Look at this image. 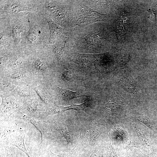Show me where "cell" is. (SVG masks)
Returning <instances> with one entry per match:
<instances>
[{
	"label": "cell",
	"instance_id": "obj_8",
	"mask_svg": "<svg viewBox=\"0 0 157 157\" xmlns=\"http://www.w3.org/2000/svg\"><path fill=\"white\" fill-rule=\"evenodd\" d=\"M49 26L50 31L49 42L57 36L60 35L62 32V28L48 17H46Z\"/></svg>",
	"mask_w": 157,
	"mask_h": 157
},
{
	"label": "cell",
	"instance_id": "obj_25",
	"mask_svg": "<svg viewBox=\"0 0 157 157\" xmlns=\"http://www.w3.org/2000/svg\"><path fill=\"white\" fill-rule=\"evenodd\" d=\"M136 157H149L148 156H147L141 153H139L137 154V156H136Z\"/></svg>",
	"mask_w": 157,
	"mask_h": 157
},
{
	"label": "cell",
	"instance_id": "obj_3",
	"mask_svg": "<svg viewBox=\"0 0 157 157\" xmlns=\"http://www.w3.org/2000/svg\"><path fill=\"white\" fill-rule=\"evenodd\" d=\"M109 17L84 6L80 11L77 23L80 25H85L97 22H107L108 20Z\"/></svg>",
	"mask_w": 157,
	"mask_h": 157
},
{
	"label": "cell",
	"instance_id": "obj_15",
	"mask_svg": "<svg viewBox=\"0 0 157 157\" xmlns=\"http://www.w3.org/2000/svg\"><path fill=\"white\" fill-rule=\"evenodd\" d=\"M13 31L15 42L17 44L20 40V33L21 31L17 26H13Z\"/></svg>",
	"mask_w": 157,
	"mask_h": 157
},
{
	"label": "cell",
	"instance_id": "obj_4",
	"mask_svg": "<svg viewBox=\"0 0 157 157\" xmlns=\"http://www.w3.org/2000/svg\"><path fill=\"white\" fill-rule=\"evenodd\" d=\"M2 101L0 106L1 116L4 120L8 121L9 117L13 113L21 109L20 105L15 101L8 97H1Z\"/></svg>",
	"mask_w": 157,
	"mask_h": 157
},
{
	"label": "cell",
	"instance_id": "obj_21",
	"mask_svg": "<svg viewBox=\"0 0 157 157\" xmlns=\"http://www.w3.org/2000/svg\"><path fill=\"white\" fill-rule=\"evenodd\" d=\"M147 11L149 13L148 18L153 22L155 21L156 19L155 11L154 10H150V9Z\"/></svg>",
	"mask_w": 157,
	"mask_h": 157
},
{
	"label": "cell",
	"instance_id": "obj_10",
	"mask_svg": "<svg viewBox=\"0 0 157 157\" xmlns=\"http://www.w3.org/2000/svg\"><path fill=\"white\" fill-rule=\"evenodd\" d=\"M133 118L143 123L148 127L153 130H157V125L154 122L148 117L144 115L135 116Z\"/></svg>",
	"mask_w": 157,
	"mask_h": 157
},
{
	"label": "cell",
	"instance_id": "obj_23",
	"mask_svg": "<svg viewBox=\"0 0 157 157\" xmlns=\"http://www.w3.org/2000/svg\"><path fill=\"white\" fill-rule=\"evenodd\" d=\"M11 77L13 78L20 79L23 77V75L20 73H15L12 75Z\"/></svg>",
	"mask_w": 157,
	"mask_h": 157
},
{
	"label": "cell",
	"instance_id": "obj_9",
	"mask_svg": "<svg viewBox=\"0 0 157 157\" xmlns=\"http://www.w3.org/2000/svg\"><path fill=\"white\" fill-rule=\"evenodd\" d=\"M58 87L62 98L66 101H69L77 98L87 97L85 95L81 94L78 92H74L59 87Z\"/></svg>",
	"mask_w": 157,
	"mask_h": 157
},
{
	"label": "cell",
	"instance_id": "obj_17",
	"mask_svg": "<svg viewBox=\"0 0 157 157\" xmlns=\"http://www.w3.org/2000/svg\"><path fill=\"white\" fill-rule=\"evenodd\" d=\"M35 90L38 94L41 100L44 102H46L47 99L45 94L40 89H35Z\"/></svg>",
	"mask_w": 157,
	"mask_h": 157
},
{
	"label": "cell",
	"instance_id": "obj_19",
	"mask_svg": "<svg viewBox=\"0 0 157 157\" xmlns=\"http://www.w3.org/2000/svg\"><path fill=\"white\" fill-rule=\"evenodd\" d=\"M38 105V103L36 102L30 103L27 106L28 109L31 112L34 111L36 110Z\"/></svg>",
	"mask_w": 157,
	"mask_h": 157
},
{
	"label": "cell",
	"instance_id": "obj_13",
	"mask_svg": "<svg viewBox=\"0 0 157 157\" xmlns=\"http://www.w3.org/2000/svg\"><path fill=\"white\" fill-rule=\"evenodd\" d=\"M65 48V43L57 44L53 49V51L58 57H60L63 53Z\"/></svg>",
	"mask_w": 157,
	"mask_h": 157
},
{
	"label": "cell",
	"instance_id": "obj_6",
	"mask_svg": "<svg viewBox=\"0 0 157 157\" xmlns=\"http://www.w3.org/2000/svg\"><path fill=\"white\" fill-rule=\"evenodd\" d=\"M23 114L24 118L28 122L32 124L40 133L41 140L39 151L42 145L44 134L48 129V122L38 121L25 115Z\"/></svg>",
	"mask_w": 157,
	"mask_h": 157
},
{
	"label": "cell",
	"instance_id": "obj_1",
	"mask_svg": "<svg viewBox=\"0 0 157 157\" xmlns=\"http://www.w3.org/2000/svg\"><path fill=\"white\" fill-rule=\"evenodd\" d=\"M84 135L90 145H94L101 135L108 131L104 125L98 120H90L84 124L83 129Z\"/></svg>",
	"mask_w": 157,
	"mask_h": 157
},
{
	"label": "cell",
	"instance_id": "obj_14",
	"mask_svg": "<svg viewBox=\"0 0 157 157\" xmlns=\"http://www.w3.org/2000/svg\"><path fill=\"white\" fill-rule=\"evenodd\" d=\"M89 106L88 101H87L81 104H72L70 105V110H83Z\"/></svg>",
	"mask_w": 157,
	"mask_h": 157
},
{
	"label": "cell",
	"instance_id": "obj_20",
	"mask_svg": "<svg viewBox=\"0 0 157 157\" xmlns=\"http://www.w3.org/2000/svg\"><path fill=\"white\" fill-rule=\"evenodd\" d=\"M110 150L109 152V155L108 157H118L114 149L113 143H112V144H111L110 142Z\"/></svg>",
	"mask_w": 157,
	"mask_h": 157
},
{
	"label": "cell",
	"instance_id": "obj_18",
	"mask_svg": "<svg viewBox=\"0 0 157 157\" xmlns=\"http://www.w3.org/2000/svg\"><path fill=\"white\" fill-rule=\"evenodd\" d=\"M46 157H66V156L64 154H54L50 150H49L47 151Z\"/></svg>",
	"mask_w": 157,
	"mask_h": 157
},
{
	"label": "cell",
	"instance_id": "obj_24",
	"mask_svg": "<svg viewBox=\"0 0 157 157\" xmlns=\"http://www.w3.org/2000/svg\"><path fill=\"white\" fill-rule=\"evenodd\" d=\"M99 154L98 150L95 149L89 157H99Z\"/></svg>",
	"mask_w": 157,
	"mask_h": 157
},
{
	"label": "cell",
	"instance_id": "obj_2",
	"mask_svg": "<svg viewBox=\"0 0 157 157\" xmlns=\"http://www.w3.org/2000/svg\"><path fill=\"white\" fill-rule=\"evenodd\" d=\"M53 129L66 140L67 145L73 144L75 140L76 133L73 123L66 117L56 120L53 122Z\"/></svg>",
	"mask_w": 157,
	"mask_h": 157
},
{
	"label": "cell",
	"instance_id": "obj_5",
	"mask_svg": "<svg viewBox=\"0 0 157 157\" xmlns=\"http://www.w3.org/2000/svg\"><path fill=\"white\" fill-rule=\"evenodd\" d=\"M25 132L23 131L18 135H10L7 138L8 145L14 146L24 153L28 157H30L26 148L24 143Z\"/></svg>",
	"mask_w": 157,
	"mask_h": 157
},
{
	"label": "cell",
	"instance_id": "obj_12",
	"mask_svg": "<svg viewBox=\"0 0 157 157\" xmlns=\"http://www.w3.org/2000/svg\"><path fill=\"white\" fill-rule=\"evenodd\" d=\"M121 99H113L110 100L107 103V106L109 110L114 111L118 110L119 107L123 105Z\"/></svg>",
	"mask_w": 157,
	"mask_h": 157
},
{
	"label": "cell",
	"instance_id": "obj_22",
	"mask_svg": "<svg viewBox=\"0 0 157 157\" xmlns=\"http://www.w3.org/2000/svg\"><path fill=\"white\" fill-rule=\"evenodd\" d=\"M6 157H17V156L14 151L7 149Z\"/></svg>",
	"mask_w": 157,
	"mask_h": 157
},
{
	"label": "cell",
	"instance_id": "obj_16",
	"mask_svg": "<svg viewBox=\"0 0 157 157\" xmlns=\"http://www.w3.org/2000/svg\"><path fill=\"white\" fill-rule=\"evenodd\" d=\"M34 65L37 69L41 71L45 68V63L43 60L38 59L35 61Z\"/></svg>",
	"mask_w": 157,
	"mask_h": 157
},
{
	"label": "cell",
	"instance_id": "obj_7",
	"mask_svg": "<svg viewBox=\"0 0 157 157\" xmlns=\"http://www.w3.org/2000/svg\"><path fill=\"white\" fill-rule=\"evenodd\" d=\"M22 11L35 10L22 4L13 3L4 7L2 12L5 13L15 14Z\"/></svg>",
	"mask_w": 157,
	"mask_h": 157
},
{
	"label": "cell",
	"instance_id": "obj_11",
	"mask_svg": "<svg viewBox=\"0 0 157 157\" xmlns=\"http://www.w3.org/2000/svg\"><path fill=\"white\" fill-rule=\"evenodd\" d=\"M70 110V109L69 105L67 106H63L55 105L46 112L45 115L47 116L57 114H61Z\"/></svg>",
	"mask_w": 157,
	"mask_h": 157
}]
</instances>
